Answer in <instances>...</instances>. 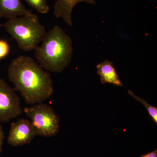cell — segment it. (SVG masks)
<instances>
[{"label": "cell", "instance_id": "1", "mask_svg": "<svg viewBox=\"0 0 157 157\" xmlns=\"http://www.w3.org/2000/svg\"><path fill=\"white\" fill-rule=\"evenodd\" d=\"M9 80L26 103L35 104L49 99L53 92L50 74L31 57L20 56L12 60L8 68Z\"/></svg>", "mask_w": 157, "mask_h": 157}, {"label": "cell", "instance_id": "2", "mask_svg": "<svg viewBox=\"0 0 157 157\" xmlns=\"http://www.w3.org/2000/svg\"><path fill=\"white\" fill-rule=\"evenodd\" d=\"M35 50V58L44 70L60 73L71 62L73 42L61 28L55 25L46 33L42 44Z\"/></svg>", "mask_w": 157, "mask_h": 157}, {"label": "cell", "instance_id": "3", "mask_svg": "<svg viewBox=\"0 0 157 157\" xmlns=\"http://www.w3.org/2000/svg\"><path fill=\"white\" fill-rule=\"evenodd\" d=\"M2 27L16 41L20 48L25 52L35 50L47 33L34 14L8 19Z\"/></svg>", "mask_w": 157, "mask_h": 157}, {"label": "cell", "instance_id": "4", "mask_svg": "<svg viewBox=\"0 0 157 157\" xmlns=\"http://www.w3.org/2000/svg\"><path fill=\"white\" fill-rule=\"evenodd\" d=\"M24 111L31 119L37 135L52 137L59 132V118L48 104L41 103L24 108Z\"/></svg>", "mask_w": 157, "mask_h": 157}, {"label": "cell", "instance_id": "5", "mask_svg": "<svg viewBox=\"0 0 157 157\" xmlns=\"http://www.w3.org/2000/svg\"><path fill=\"white\" fill-rule=\"evenodd\" d=\"M22 111L20 100L14 89L0 78V123L17 117Z\"/></svg>", "mask_w": 157, "mask_h": 157}, {"label": "cell", "instance_id": "6", "mask_svg": "<svg viewBox=\"0 0 157 157\" xmlns=\"http://www.w3.org/2000/svg\"><path fill=\"white\" fill-rule=\"evenodd\" d=\"M36 135L31 121L20 119L11 124L8 142L11 146H21L29 143Z\"/></svg>", "mask_w": 157, "mask_h": 157}, {"label": "cell", "instance_id": "7", "mask_svg": "<svg viewBox=\"0 0 157 157\" xmlns=\"http://www.w3.org/2000/svg\"><path fill=\"white\" fill-rule=\"evenodd\" d=\"M28 10L21 0H0V17L11 19L33 14Z\"/></svg>", "mask_w": 157, "mask_h": 157}, {"label": "cell", "instance_id": "8", "mask_svg": "<svg viewBox=\"0 0 157 157\" xmlns=\"http://www.w3.org/2000/svg\"><path fill=\"white\" fill-rule=\"evenodd\" d=\"M86 2L95 5L94 0H57L54 6V14L57 18H62L70 26L73 25L72 12L77 3Z\"/></svg>", "mask_w": 157, "mask_h": 157}, {"label": "cell", "instance_id": "9", "mask_svg": "<svg viewBox=\"0 0 157 157\" xmlns=\"http://www.w3.org/2000/svg\"><path fill=\"white\" fill-rule=\"evenodd\" d=\"M96 67L102 84L110 83L116 86H123L113 66V62L106 60L97 65Z\"/></svg>", "mask_w": 157, "mask_h": 157}, {"label": "cell", "instance_id": "10", "mask_svg": "<svg viewBox=\"0 0 157 157\" xmlns=\"http://www.w3.org/2000/svg\"><path fill=\"white\" fill-rule=\"evenodd\" d=\"M128 93L130 95L133 97L135 98L136 101L140 102L144 106L146 107L147 110L151 118L154 122L157 124V108L156 107L151 106L150 104H148L145 100H144L143 98H139L132 91L129 90Z\"/></svg>", "mask_w": 157, "mask_h": 157}, {"label": "cell", "instance_id": "11", "mask_svg": "<svg viewBox=\"0 0 157 157\" xmlns=\"http://www.w3.org/2000/svg\"><path fill=\"white\" fill-rule=\"evenodd\" d=\"M32 8L42 14H47L49 10L46 0H25Z\"/></svg>", "mask_w": 157, "mask_h": 157}, {"label": "cell", "instance_id": "12", "mask_svg": "<svg viewBox=\"0 0 157 157\" xmlns=\"http://www.w3.org/2000/svg\"><path fill=\"white\" fill-rule=\"evenodd\" d=\"M10 52V46L8 42L4 40H0V60L8 56Z\"/></svg>", "mask_w": 157, "mask_h": 157}, {"label": "cell", "instance_id": "13", "mask_svg": "<svg viewBox=\"0 0 157 157\" xmlns=\"http://www.w3.org/2000/svg\"><path fill=\"white\" fill-rule=\"evenodd\" d=\"M4 139H5V135H4L2 128L1 123H0V153L2 151V147Z\"/></svg>", "mask_w": 157, "mask_h": 157}, {"label": "cell", "instance_id": "14", "mask_svg": "<svg viewBox=\"0 0 157 157\" xmlns=\"http://www.w3.org/2000/svg\"><path fill=\"white\" fill-rule=\"evenodd\" d=\"M140 157H157V150L146 154L142 155Z\"/></svg>", "mask_w": 157, "mask_h": 157}, {"label": "cell", "instance_id": "15", "mask_svg": "<svg viewBox=\"0 0 157 157\" xmlns=\"http://www.w3.org/2000/svg\"><path fill=\"white\" fill-rule=\"evenodd\" d=\"M2 27V25L1 24V23H0V28H1Z\"/></svg>", "mask_w": 157, "mask_h": 157}]
</instances>
